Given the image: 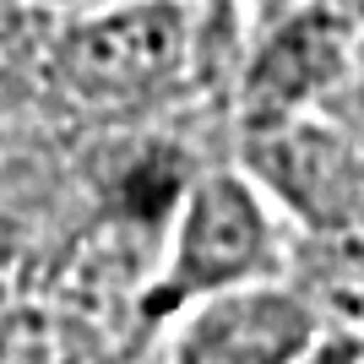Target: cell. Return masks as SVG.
<instances>
[{
  "instance_id": "obj_2",
  "label": "cell",
  "mask_w": 364,
  "mask_h": 364,
  "mask_svg": "<svg viewBox=\"0 0 364 364\" xmlns=\"http://www.w3.org/2000/svg\"><path fill=\"white\" fill-rule=\"evenodd\" d=\"M196 55V11L185 0H98L60 33L55 65L82 104L131 109L185 82Z\"/></svg>"
},
{
  "instance_id": "obj_3",
  "label": "cell",
  "mask_w": 364,
  "mask_h": 364,
  "mask_svg": "<svg viewBox=\"0 0 364 364\" xmlns=\"http://www.w3.org/2000/svg\"><path fill=\"white\" fill-rule=\"evenodd\" d=\"M353 60H359V33L337 6L310 0L294 16H283L267 33V44L256 49L250 71H245V125H250V136L299 120L321 98L348 87Z\"/></svg>"
},
{
  "instance_id": "obj_7",
  "label": "cell",
  "mask_w": 364,
  "mask_h": 364,
  "mask_svg": "<svg viewBox=\"0 0 364 364\" xmlns=\"http://www.w3.org/2000/svg\"><path fill=\"white\" fill-rule=\"evenodd\" d=\"M38 6H55V11H82V6H98V0H38Z\"/></svg>"
},
{
  "instance_id": "obj_6",
  "label": "cell",
  "mask_w": 364,
  "mask_h": 364,
  "mask_svg": "<svg viewBox=\"0 0 364 364\" xmlns=\"http://www.w3.org/2000/svg\"><path fill=\"white\" fill-rule=\"evenodd\" d=\"M125 191H131V213L141 218H164L174 201L185 196V174L174 168V158H147V164H136L131 174H125Z\"/></svg>"
},
{
  "instance_id": "obj_8",
  "label": "cell",
  "mask_w": 364,
  "mask_h": 364,
  "mask_svg": "<svg viewBox=\"0 0 364 364\" xmlns=\"http://www.w3.org/2000/svg\"><path fill=\"white\" fill-rule=\"evenodd\" d=\"M348 82H359V92H364V38H359V60H353V76Z\"/></svg>"
},
{
  "instance_id": "obj_4",
  "label": "cell",
  "mask_w": 364,
  "mask_h": 364,
  "mask_svg": "<svg viewBox=\"0 0 364 364\" xmlns=\"http://www.w3.org/2000/svg\"><path fill=\"white\" fill-rule=\"evenodd\" d=\"M174 364H310L321 353V316L294 289L261 277L180 310Z\"/></svg>"
},
{
  "instance_id": "obj_1",
  "label": "cell",
  "mask_w": 364,
  "mask_h": 364,
  "mask_svg": "<svg viewBox=\"0 0 364 364\" xmlns=\"http://www.w3.org/2000/svg\"><path fill=\"white\" fill-rule=\"evenodd\" d=\"M272 272H277V223L261 185L234 168H213L196 185H185L168 261L141 299V321H174L196 299L261 283Z\"/></svg>"
},
{
  "instance_id": "obj_5",
  "label": "cell",
  "mask_w": 364,
  "mask_h": 364,
  "mask_svg": "<svg viewBox=\"0 0 364 364\" xmlns=\"http://www.w3.org/2000/svg\"><path fill=\"white\" fill-rule=\"evenodd\" d=\"M0 364H125V353L87 316L28 304L0 321Z\"/></svg>"
}]
</instances>
